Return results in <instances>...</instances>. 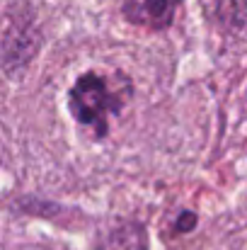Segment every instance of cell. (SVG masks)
I'll return each instance as SVG.
<instances>
[{
    "instance_id": "6da1fadb",
    "label": "cell",
    "mask_w": 247,
    "mask_h": 250,
    "mask_svg": "<svg viewBox=\"0 0 247 250\" xmlns=\"http://www.w3.org/2000/svg\"><path fill=\"white\" fill-rule=\"evenodd\" d=\"M71 102H73V112L82 124L97 126L99 131H104V122L107 114L116 109V97L112 95L109 85L104 78H99L97 73H85L80 81L76 83L71 92Z\"/></svg>"
},
{
    "instance_id": "7a4b0ae2",
    "label": "cell",
    "mask_w": 247,
    "mask_h": 250,
    "mask_svg": "<svg viewBox=\"0 0 247 250\" xmlns=\"http://www.w3.org/2000/svg\"><path fill=\"white\" fill-rule=\"evenodd\" d=\"M104 250H143V233L133 226L116 231L104 246Z\"/></svg>"
},
{
    "instance_id": "3957f363",
    "label": "cell",
    "mask_w": 247,
    "mask_h": 250,
    "mask_svg": "<svg viewBox=\"0 0 247 250\" xmlns=\"http://www.w3.org/2000/svg\"><path fill=\"white\" fill-rule=\"evenodd\" d=\"M146 10H148V20L160 27V24L170 22L172 10H174V0H148L146 2Z\"/></svg>"
}]
</instances>
